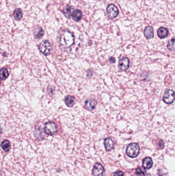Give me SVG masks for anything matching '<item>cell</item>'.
Listing matches in <instances>:
<instances>
[{
    "label": "cell",
    "instance_id": "4fadbf2b",
    "mask_svg": "<svg viewBox=\"0 0 175 176\" xmlns=\"http://www.w3.org/2000/svg\"><path fill=\"white\" fill-rule=\"evenodd\" d=\"M104 144L106 151H109L113 149V142L111 138H107L105 139L104 141Z\"/></svg>",
    "mask_w": 175,
    "mask_h": 176
},
{
    "label": "cell",
    "instance_id": "44dd1931",
    "mask_svg": "<svg viewBox=\"0 0 175 176\" xmlns=\"http://www.w3.org/2000/svg\"><path fill=\"white\" fill-rule=\"evenodd\" d=\"M9 76L8 70L5 68H2L0 69V78L2 80H5Z\"/></svg>",
    "mask_w": 175,
    "mask_h": 176
},
{
    "label": "cell",
    "instance_id": "5b68a950",
    "mask_svg": "<svg viewBox=\"0 0 175 176\" xmlns=\"http://www.w3.org/2000/svg\"><path fill=\"white\" fill-rule=\"evenodd\" d=\"M107 16L109 18H115L119 14V10L117 7L113 4L108 5L106 8Z\"/></svg>",
    "mask_w": 175,
    "mask_h": 176
},
{
    "label": "cell",
    "instance_id": "7a4b0ae2",
    "mask_svg": "<svg viewBox=\"0 0 175 176\" xmlns=\"http://www.w3.org/2000/svg\"><path fill=\"white\" fill-rule=\"evenodd\" d=\"M140 152V146L136 143L129 144L127 146L126 153L127 155L130 157H137Z\"/></svg>",
    "mask_w": 175,
    "mask_h": 176
},
{
    "label": "cell",
    "instance_id": "484cf974",
    "mask_svg": "<svg viewBox=\"0 0 175 176\" xmlns=\"http://www.w3.org/2000/svg\"><path fill=\"white\" fill-rule=\"evenodd\" d=\"M0 83H1V81H0Z\"/></svg>",
    "mask_w": 175,
    "mask_h": 176
},
{
    "label": "cell",
    "instance_id": "e0dca14e",
    "mask_svg": "<svg viewBox=\"0 0 175 176\" xmlns=\"http://www.w3.org/2000/svg\"><path fill=\"white\" fill-rule=\"evenodd\" d=\"M1 147L6 152L9 151L10 149V148H11L10 142L7 140H5L4 141H3L1 144Z\"/></svg>",
    "mask_w": 175,
    "mask_h": 176
},
{
    "label": "cell",
    "instance_id": "d4e9b609",
    "mask_svg": "<svg viewBox=\"0 0 175 176\" xmlns=\"http://www.w3.org/2000/svg\"><path fill=\"white\" fill-rule=\"evenodd\" d=\"M2 133V129L1 127L0 126V134H1Z\"/></svg>",
    "mask_w": 175,
    "mask_h": 176
},
{
    "label": "cell",
    "instance_id": "5bb4252c",
    "mask_svg": "<svg viewBox=\"0 0 175 176\" xmlns=\"http://www.w3.org/2000/svg\"><path fill=\"white\" fill-rule=\"evenodd\" d=\"M153 165L152 159L150 157H146L143 160V166L144 168L150 169Z\"/></svg>",
    "mask_w": 175,
    "mask_h": 176
},
{
    "label": "cell",
    "instance_id": "8fae6325",
    "mask_svg": "<svg viewBox=\"0 0 175 176\" xmlns=\"http://www.w3.org/2000/svg\"><path fill=\"white\" fill-rule=\"evenodd\" d=\"M145 37L148 39H150L154 37V28L151 26H148L145 28L144 32Z\"/></svg>",
    "mask_w": 175,
    "mask_h": 176
},
{
    "label": "cell",
    "instance_id": "603a6c76",
    "mask_svg": "<svg viewBox=\"0 0 175 176\" xmlns=\"http://www.w3.org/2000/svg\"><path fill=\"white\" fill-rule=\"evenodd\" d=\"M113 176H124L123 173L122 171H117L113 174Z\"/></svg>",
    "mask_w": 175,
    "mask_h": 176
},
{
    "label": "cell",
    "instance_id": "cb8c5ba5",
    "mask_svg": "<svg viewBox=\"0 0 175 176\" xmlns=\"http://www.w3.org/2000/svg\"><path fill=\"white\" fill-rule=\"evenodd\" d=\"M109 61L111 63H115L116 62L115 58L113 57H111L110 58H109Z\"/></svg>",
    "mask_w": 175,
    "mask_h": 176
},
{
    "label": "cell",
    "instance_id": "277c9868",
    "mask_svg": "<svg viewBox=\"0 0 175 176\" xmlns=\"http://www.w3.org/2000/svg\"><path fill=\"white\" fill-rule=\"evenodd\" d=\"M39 49L42 53L45 55H48L50 54L51 49V43L47 40L43 41L39 44Z\"/></svg>",
    "mask_w": 175,
    "mask_h": 176
},
{
    "label": "cell",
    "instance_id": "ac0fdd59",
    "mask_svg": "<svg viewBox=\"0 0 175 176\" xmlns=\"http://www.w3.org/2000/svg\"><path fill=\"white\" fill-rule=\"evenodd\" d=\"M33 35L36 38L39 39L42 37L44 35V31L41 28L38 27L36 28H35V30L33 32Z\"/></svg>",
    "mask_w": 175,
    "mask_h": 176
},
{
    "label": "cell",
    "instance_id": "6da1fadb",
    "mask_svg": "<svg viewBox=\"0 0 175 176\" xmlns=\"http://www.w3.org/2000/svg\"><path fill=\"white\" fill-rule=\"evenodd\" d=\"M57 42L60 49L66 50L74 44V35L68 30H61L58 32Z\"/></svg>",
    "mask_w": 175,
    "mask_h": 176
},
{
    "label": "cell",
    "instance_id": "7c38bea8",
    "mask_svg": "<svg viewBox=\"0 0 175 176\" xmlns=\"http://www.w3.org/2000/svg\"><path fill=\"white\" fill-rule=\"evenodd\" d=\"M158 37L161 39H164L167 37L168 35V30L167 28L164 27L159 28L157 32Z\"/></svg>",
    "mask_w": 175,
    "mask_h": 176
},
{
    "label": "cell",
    "instance_id": "d6986e66",
    "mask_svg": "<svg viewBox=\"0 0 175 176\" xmlns=\"http://www.w3.org/2000/svg\"><path fill=\"white\" fill-rule=\"evenodd\" d=\"M23 13L21 9H15L14 12V19L17 21H20L22 18Z\"/></svg>",
    "mask_w": 175,
    "mask_h": 176
},
{
    "label": "cell",
    "instance_id": "ffe728a7",
    "mask_svg": "<svg viewBox=\"0 0 175 176\" xmlns=\"http://www.w3.org/2000/svg\"><path fill=\"white\" fill-rule=\"evenodd\" d=\"M136 174L137 176H145L146 174V171L143 167H139L136 168Z\"/></svg>",
    "mask_w": 175,
    "mask_h": 176
},
{
    "label": "cell",
    "instance_id": "52a82bcc",
    "mask_svg": "<svg viewBox=\"0 0 175 176\" xmlns=\"http://www.w3.org/2000/svg\"><path fill=\"white\" fill-rule=\"evenodd\" d=\"M118 67L120 70L122 71H125L129 69V59L125 57H123L121 58L119 61Z\"/></svg>",
    "mask_w": 175,
    "mask_h": 176
},
{
    "label": "cell",
    "instance_id": "7402d4cb",
    "mask_svg": "<svg viewBox=\"0 0 175 176\" xmlns=\"http://www.w3.org/2000/svg\"><path fill=\"white\" fill-rule=\"evenodd\" d=\"M174 41H175V39L173 38L172 39L170 40V41H168L167 47V49H168L169 50H170V51H172V50H173V49H174Z\"/></svg>",
    "mask_w": 175,
    "mask_h": 176
},
{
    "label": "cell",
    "instance_id": "3957f363",
    "mask_svg": "<svg viewBox=\"0 0 175 176\" xmlns=\"http://www.w3.org/2000/svg\"><path fill=\"white\" fill-rule=\"evenodd\" d=\"M44 130L47 134L49 135H53L57 132V126L55 123L49 122L46 123L44 127Z\"/></svg>",
    "mask_w": 175,
    "mask_h": 176
},
{
    "label": "cell",
    "instance_id": "2e32d148",
    "mask_svg": "<svg viewBox=\"0 0 175 176\" xmlns=\"http://www.w3.org/2000/svg\"><path fill=\"white\" fill-rule=\"evenodd\" d=\"M74 9L73 7L69 5L66 6L63 9V14H64L65 16L67 18H70L71 17L72 12Z\"/></svg>",
    "mask_w": 175,
    "mask_h": 176
},
{
    "label": "cell",
    "instance_id": "9c48e42d",
    "mask_svg": "<svg viewBox=\"0 0 175 176\" xmlns=\"http://www.w3.org/2000/svg\"><path fill=\"white\" fill-rule=\"evenodd\" d=\"M97 102L94 99H88L84 102V107L86 110L92 111L94 110L97 106Z\"/></svg>",
    "mask_w": 175,
    "mask_h": 176
},
{
    "label": "cell",
    "instance_id": "9a60e30c",
    "mask_svg": "<svg viewBox=\"0 0 175 176\" xmlns=\"http://www.w3.org/2000/svg\"><path fill=\"white\" fill-rule=\"evenodd\" d=\"M75 100V97L71 95H67L65 98V104L69 107H72L74 106L76 102Z\"/></svg>",
    "mask_w": 175,
    "mask_h": 176
},
{
    "label": "cell",
    "instance_id": "8992f818",
    "mask_svg": "<svg viewBox=\"0 0 175 176\" xmlns=\"http://www.w3.org/2000/svg\"><path fill=\"white\" fill-rule=\"evenodd\" d=\"M175 94L173 90L167 89L165 91L163 96V102L167 104H171L174 101Z\"/></svg>",
    "mask_w": 175,
    "mask_h": 176
},
{
    "label": "cell",
    "instance_id": "ba28073f",
    "mask_svg": "<svg viewBox=\"0 0 175 176\" xmlns=\"http://www.w3.org/2000/svg\"><path fill=\"white\" fill-rule=\"evenodd\" d=\"M92 174L94 176H102L104 171L103 167L100 163H96L93 167Z\"/></svg>",
    "mask_w": 175,
    "mask_h": 176
},
{
    "label": "cell",
    "instance_id": "30bf717a",
    "mask_svg": "<svg viewBox=\"0 0 175 176\" xmlns=\"http://www.w3.org/2000/svg\"><path fill=\"white\" fill-rule=\"evenodd\" d=\"M82 16V12L80 9H74L72 12L71 16L74 21L78 22L81 20Z\"/></svg>",
    "mask_w": 175,
    "mask_h": 176
}]
</instances>
